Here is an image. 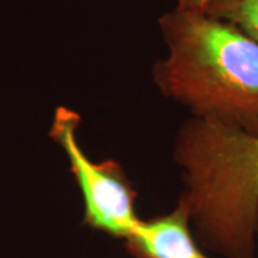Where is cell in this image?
Returning <instances> with one entry per match:
<instances>
[{
	"label": "cell",
	"mask_w": 258,
	"mask_h": 258,
	"mask_svg": "<svg viewBox=\"0 0 258 258\" xmlns=\"http://www.w3.org/2000/svg\"><path fill=\"white\" fill-rule=\"evenodd\" d=\"M168 55L154 66L165 96L194 118L258 137V42L230 22L175 9L159 19Z\"/></svg>",
	"instance_id": "6da1fadb"
},
{
	"label": "cell",
	"mask_w": 258,
	"mask_h": 258,
	"mask_svg": "<svg viewBox=\"0 0 258 258\" xmlns=\"http://www.w3.org/2000/svg\"><path fill=\"white\" fill-rule=\"evenodd\" d=\"M195 240L222 258H257L258 137L192 118L176 139Z\"/></svg>",
	"instance_id": "7a4b0ae2"
},
{
	"label": "cell",
	"mask_w": 258,
	"mask_h": 258,
	"mask_svg": "<svg viewBox=\"0 0 258 258\" xmlns=\"http://www.w3.org/2000/svg\"><path fill=\"white\" fill-rule=\"evenodd\" d=\"M81 116L64 106L57 108L50 126V138L62 148L83 200V222L89 228L126 241L137 230V192L122 166L106 159L95 162L78 141Z\"/></svg>",
	"instance_id": "3957f363"
},
{
	"label": "cell",
	"mask_w": 258,
	"mask_h": 258,
	"mask_svg": "<svg viewBox=\"0 0 258 258\" xmlns=\"http://www.w3.org/2000/svg\"><path fill=\"white\" fill-rule=\"evenodd\" d=\"M125 247L135 258H210L194 237L182 200L168 214L141 220Z\"/></svg>",
	"instance_id": "277c9868"
},
{
	"label": "cell",
	"mask_w": 258,
	"mask_h": 258,
	"mask_svg": "<svg viewBox=\"0 0 258 258\" xmlns=\"http://www.w3.org/2000/svg\"><path fill=\"white\" fill-rule=\"evenodd\" d=\"M204 13L230 22L258 42V0H212Z\"/></svg>",
	"instance_id": "5b68a950"
},
{
	"label": "cell",
	"mask_w": 258,
	"mask_h": 258,
	"mask_svg": "<svg viewBox=\"0 0 258 258\" xmlns=\"http://www.w3.org/2000/svg\"><path fill=\"white\" fill-rule=\"evenodd\" d=\"M212 0H176V8L188 12H198L204 13L210 6Z\"/></svg>",
	"instance_id": "8992f818"
}]
</instances>
